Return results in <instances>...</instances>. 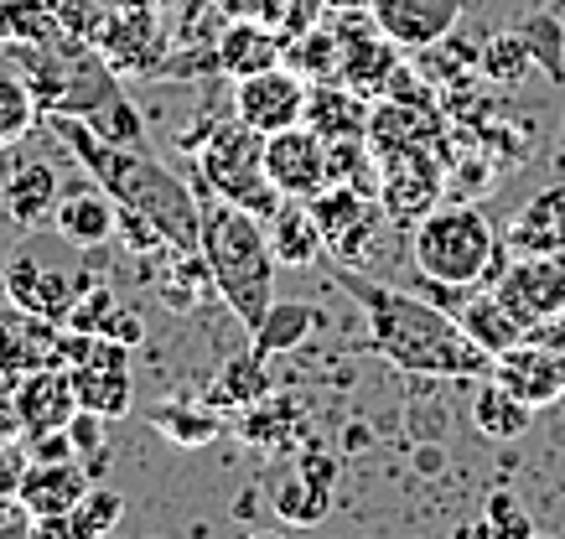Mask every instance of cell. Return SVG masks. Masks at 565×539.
<instances>
[{
    "label": "cell",
    "mask_w": 565,
    "mask_h": 539,
    "mask_svg": "<svg viewBox=\"0 0 565 539\" xmlns=\"http://www.w3.org/2000/svg\"><path fill=\"white\" fill-rule=\"evenodd\" d=\"M332 285L353 306H363V322H369L363 348L379 353L399 374H415V379H488L493 374V358L430 297L379 285L353 265H332Z\"/></svg>",
    "instance_id": "obj_1"
},
{
    "label": "cell",
    "mask_w": 565,
    "mask_h": 539,
    "mask_svg": "<svg viewBox=\"0 0 565 539\" xmlns=\"http://www.w3.org/2000/svg\"><path fill=\"white\" fill-rule=\"evenodd\" d=\"M42 125L52 130L57 145H68L88 182H99L115 197V208L130 213V218H146L172 255H198L203 203H198V182L192 176L172 172L156 151H130V145L94 136L78 115H42Z\"/></svg>",
    "instance_id": "obj_2"
},
{
    "label": "cell",
    "mask_w": 565,
    "mask_h": 539,
    "mask_svg": "<svg viewBox=\"0 0 565 539\" xmlns=\"http://www.w3.org/2000/svg\"><path fill=\"white\" fill-rule=\"evenodd\" d=\"M192 176V172H188ZM198 203H203V239L198 255L207 265V285L218 291V301L234 312L244 332L259 327V316L270 312V291H275V249H270V228L265 218L198 182Z\"/></svg>",
    "instance_id": "obj_3"
},
{
    "label": "cell",
    "mask_w": 565,
    "mask_h": 539,
    "mask_svg": "<svg viewBox=\"0 0 565 539\" xmlns=\"http://www.w3.org/2000/svg\"><path fill=\"white\" fill-rule=\"evenodd\" d=\"M415 270L441 285H493L509 244H498V228L478 203H436L411 228Z\"/></svg>",
    "instance_id": "obj_4"
},
{
    "label": "cell",
    "mask_w": 565,
    "mask_h": 539,
    "mask_svg": "<svg viewBox=\"0 0 565 539\" xmlns=\"http://www.w3.org/2000/svg\"><path fill=\"white\" fill-rule=\"evenodd\" d=\"M188 172L192 182H203L213 197H228L239 208L270 218L286 197L275 192L270 172H265V136L234 115V120H207L198 136L188 140Z\"/></svg>",
    "instance_id": "obj_5"
},
{
    "label": "cell",
    "mask_w": 565,
    "mask_h": 539,
    "mask_svg": "<svg viewBox=\"0 0 565 539\" xmlns=\"http://www.w3.org/2000/svg\"><path fill=\"white\" fill-rule=\"evenodd\" d=\"M311 218L322 228V249L332 255L338 265H363L379 255V239H384V228H390V213L379 203L374 192H359V187H322L317 197H307Z\"/></svg>",
    "instance_id": "obj_6"
},
{
    "label": "cell",
    "mask_w": 565,
    "mask_h": 539,
    "mask_svg": "<svg viewBox=\"0 0 565 539\" xmlns=\"http://www.w3.org/2000/svg\"><path fill=\"white\" fill-rule=\"evenodd\" d=\"M94 47L104 53V63L115 73H140V78H161V63L172 57V36H167V21H161V6L151 0H120L104 32L94 36Z\"/></svg>",
    "instance_id": "obj_7"
},
{
    "label": "cell",
    "mask_w": 565,
    "mask_h": 539,
    "mask_svg": "<svg viewBox=\"0 0 565 539\" xmlns=\"http://www.w3.org/2000/svg\"><path fill=\"white\" fill-rule=\"evenodd\" d=\"M446 172L430 145H399L379 157V203L394 228H415L436 203H441Z\"/></svg>",
    "instance_id": "obj_8"
},
{
    "label": "cell",
    "mask_w": 565,
    "mask_h": 539,
    "mask_svg": "<svg viewBox=\"0 0 565 539\" xmlns=\"http://www.w3.org/2000/svg\"><path fill=\"white\" fill-rule=\"evenodd\" d=\"M415 291L420 297H430L441 312H451V322L478 343L488 358H498V353H509V348H519L524 337H530V327L519 322L503 301L493 297V285H441V280H415Z\"/></svg>",
    "instance_id": "obj_9"
},
{
    "label": "cell",
    "mask_w": 565,
    "mask_h": 539,
    "mask_svg": "<svg viewBox=\"0 0 565 539\" xmlns=\"http://www.w3.org/2000/svg\"><path fill=\"white\" fill-rule=\"evenodd\" d=\"M493 297L530 332L540 327V322H550V316H561L565 312V255H524V249H509L493 276Z\"/></svg>",
    "instance_id": "obj_10"
},
{
    "label": "cell",
    "mask_w": 565,
    "mask_h": 539,
    "mask_svg": "<svg viewBox=\"0 0 565 539\" xmlns=\"http://www.w3.org/2000/svg\"><path fill=\"white\" fill-rule=\"evenodd\" d=\"M307 78L296 68H265L249 73L234 84V115H239L249 130L259 136H275V130H291V125H307Z\"/></svg>",
    "instance_id": "obj_11"
},
{
    "label": "cell",
    "mask_w": 565,
    "mask_h": 539,
    "mask_svg": "<svg viewBox=\"0 0 565 539\" xmlns=\"http://www.w3.org/2000/svg\"><path fill=\"white\" fill-rule=\"evenodd\" d=\"M265 172H270L280 197H317L322 187H332L327 176V140L311 125H291V130H275L265 136Z\"/></svg>",
    "instance_id": "obj_12"
},
{
    "label": "cell",
    "mask_w": 565,
    "mask_h": 539,
    "mask_svg": "<svg viewBox=\"0 0 565 539\" xmlns=\"http://www.w3.org/2000/svg\"><path fill=\"white\" fill-rule=\"evenodd\" d=\"M78 285H84V280L52 270V265H42L36 255H17V260L6 265V301L26 316L57 322V327L68 322L73 301H78Z\"/></svg>",
    "instance_id": "obj_13"
},
{
    "label": "cell",
    "mask_w": 565,
    "mask_h": 539,
    "mask_svg": "<svg viewBox=\"0 0 565 539\" xmlns=\"http://www.w3.org/2000/svg\"><path fill=\"white\" fill-rule=\"evenodd\" d=\"M462 6L467 0H374L369 11L394 47H441L457 32Z\"/></svg>",
    "instance_id": "obj_14"
},
{
    "label": "cell",
    "mask_w": 565,
    "mask_h": 539,
    "mask_svg": "<svg viewBox=\"0 0 565 539\" xmlns=\"http://www.w3.org/2000/svg\"><path fill=\"white\" fill-rule=\"evenodd\" d=\"M17 416H21V435H47V431H63L73 416H78V395H73V374L63 364H47V368H32L21 374L17 389Z\"/></svg>",
    "instance_id": "obj_15"
},
{
    "label": "cell",
    "mask_w": 565,
    "mask_h": 539,
    "mask_svg": "<svg viewBox=\"0 0 565 539\" xmlns=\"http://www.w3.org/2000/svg\"><path fill=\"white\" fill-rule=\"evenodd\" d=\"M213 53H218V78L239 84L249 73L280 68V63H286V42H280L259 17H228V21L218 17Z\"/></svg>",
    "instance_id": "obj_16"
},
{
    "label": "cell",
    "mask_w": 565,
    "mask_h": 539,
    "mask_svg": "<svg viewBox=\"0 0 565 539\" xmlns=\"http://www.w3.org/2000/svg\"><path fill=\"white\" fill-rule=\"evenodd\" d=\"M493 379L509 384L530 410H550V405L565 400V364L545 348V343H534V337H524V343L509 353H498Z\"/></svg>",
    "instance_id": "obj_17"
},
{
    "label": "cell",
    "mask_w": 565,
    "mask_h": 539,
    "mask_svg": "<svg viewBox=\"0 0 565 539\" xmlns=\"http://www.w3.org/2000/svg\"><path fill=\"white\" fill-rule=\"evenodd\" d=\"M88 487H94V477H88V467H78L73 456H52V462H36L32 456L26 472H21L17 498L32 508L36 519H68Z\"/></svg>",
    "instance_id": "obj_18"
},
{
    "label": "cell",
    "mask_w": 565,
    "mask_h": 539,
    "mask_svg": "<svg viewBox=\"0 0 565 539\" xmlns=\"http://www.w3.org/2000/svg\"><path fill=\"white\" fill-rule=\"evenodd\" d=\"M369 145L379 157L384 151H399V145H436L441 140V115L436 105H415V99H394V94H379L374 109H369Z\"/></svg>",
    "instance_id": "obj_19"
},
{
    "label": "cell",
    "mask_w": 565,
    "mask_h": 539,
    "mask_svg": "<svg viewBox=\"0 0 565 539\" xmlns=\"http://www.w3.org/2000/svg\"><path fill=\"white\" fill-rule=\"evenodd\" d=\"M52 224H57V234H63L73 249H99V244L115 239V228H120V208H115V197H109L99 182H88L84 192L57 197Z\"/></svg>",
    "instance_id": "obj_20"
},
{
    "label": "cell",
    "mask_w": 565,
    "mask_h": 539,
    "mask_svg": "<svg viewBox=\"0 0 565 539\" xmlns=\"http://www.w3.org/2000/svg\"><path fill=\"white\" fill-rule=\"evenodd\" d=\"M369 109H374V99L359 94L353 84H343V78H327V84L307 88V125L322 140L363 136L369 130Z\"/></svg>",
    "instance_id": "obj_21"
},
{
    "label": "cell",
    "mask_w": 565,
    "mask_h": 539,
    "mask_svg": "<svg viewBox=\"0 0 565 539\" xmlns=\"http://www.w3.org/2000/svg\"><path fill=\"white\" fill-rule=\"evenodd\" d=\"M509 249L524 255H565V182L534 192L509 224Z\"/></svg>",
    "instance_id": "obj_22"
},
{
    "label": "cell",
    "mask_w": 565,
    "mask_h": 539,
    "mask_svg": "<svg viewBox=\"0 0 565 539\" xmlns=\"http://www.w3.org/2000/svg\"><path fill=\"white\" fill-rule=\"evenodd\" d=\"M57 197H63V182H57L47 161H17L6 172V213H11V224L36 228L42 218L57 213Z\"/></svg>",
    "instance_id": "obj_23"
},
{
    "label": "cell",
    "mask_w": 565,
    "mask_h": 539,
    "mask_svg": "<svg viewBox=\"0 0 565 539\" xmlns=\"http://www.w3.org/2000/svg\"><path fill=\"white\" fill-rule=\"evenodd\" d=\"M265 228H270L275 260L291 265V270H307V265H317L327 255V249H322V228H317V218H311V208L301 203V197H286V203L265 218Z\"/></svg>",
    "instance_id": "obj_24"
},
{
    "label": "cell",
    "mask_w": 565,
    "mask_h": 539,
    "mask_svg": "<svg viewBox=\"0 0 565 539\" xmlns=\"http://www.w3.org/2000/svg\"><path fill=\"white\" fill-rule=\"evenodd\" d=\"M146 420H151V425L167 435L172 446H182V452H203V446H213V441L223 435V410H218V405L156 400L151 410H146Z\"/></svg>",
    "instance_id": "obj_25"
},
{
    "label": "cell",
    "mask_w": 565,
    "mask_h": 539,
    "mask_svg": "<svg viewBox=\"0 0 565 539\" xmlns=\"http://www.w3.org/2000/svg\"><path fill=\"white\" fill-rule=\"evenodd\" d=\"M472 425L488 441H519L534 425V410L503 379L488 374V379H478V395H472Z\"/></svg>",
    "instance_id": "obj_26"
},
{
    "label": "cell",
    "mask_w": 565,
    "mask_h": 539,
    "mask_svg": "<svg viewBox=\"0 0 565 539\" xmlns=\"http://www.w3.org/2000/svg\"><path fill=\"white\" fill-rule=\"evenodd\" d=\"M317 327H322V312L311 301H270V312L249 332V348L265 353V358L270 353H296Z\"/></svg>",
    "instance_id": "obj_27"
},
{
    "label": "cell",
    "mask_w": 565,
    "mask_h": 539,
    "mask_svg": "<svg viewBox=\"0 0 565 539\" xmlns=\"http://www.w3.org/2000/svg\"><path fill=\"white\" fill-rule=\"evenodd\" d=\"M73 374V395H78V410H94L104 420H125L130 405H136V384H130V368H94L78 364Z\"/></svg>",
    "instance_id": "obj_28"
},
{
    "label": "cell",
    "mask_w": 565,
    "mask_h": 539,
    "mask_svg": "<svg viewBox=\"0 0 565 539\" xmlns=\"http://www.w3.org/2000/svg\"><path fill=\"white\" fill-rule=\"evenodd\" d=\"M63 36L52 0H0V47H47Z\"/></svg>",
    "instance_id": "obj_29"
},
{
    "label": "cell",
    "mask_w": 565,
    "mask_h": 539,
    "mask_svg": "<svg viewBox=\"0 0 565 539\" xmlns=\"http://www.w3.org/2000/svg\"><path fill=\"white\" fill-rule=\"evenodd\" d=\"M270 400V374H265V353H234L228 364L218 368V379H213V405H218L223 416L228 410H249V405Z\"/></svg>",
    "instance_id": "obj_30"
},
{
    "label": "cell",
    "mask_w": 565,
    "mask_h": 539,
    "mask_svg": "<svg viewBox=\"0 0 565 539\" xmlns=\"http://www.w3.org/2000/svg\"><path fill=\"white\" fill-rule=\"evenodd\" d=\"M270 508L280 524H291V529H311V524L327 519V508H332V487L311 483L307 472H291V477H280L270 493Z\"/></svg>",
    "instance_id": "obj_31"
},
{
    "label": "cell",
    "mask_w": 565,
    "mask_h": 539,
    "mask_svg": "<svg viewBox=\"0 0 565 539\" xmlns=\"http://www.w3.org/2000/svg\"><path fill=\"white\" fill-rule=\"evenodd\" d=\"M286 68H296L301 78H311V84L338 78V73H343V42H338V32H332V26H311L307 36L286 42Z\"/></svg>",
    "instance_id": "obj_32"
},
{
    "label": "cell",
    "mask_w": 565,
    "mask_h": 539,
    "mask_svg": "<svg viewBox=\"0 0 565 539\" xmlns=\"http://www.w3.org/2000/svg\"><path fill=\"white\" fill-rule=\"evenodd\" d=\"M478 68H482V78L488 84H498V88H514V84H524L530 73H540L534 68V57H530V42H524V32H498V36H488V47L478 53Z\"/></svg>",
    "instance_id": "obj_33"
},
{
    "label": "cell",
    "mask_w": 565,
    "mask_h": 539,
    "mask_svg": "<svg viewBox=\"0 0 565 539\" xmlns=\"http://www.w3.org/2000/svg\"><path fill=\"white\" fill-rule=\"evenodd\" d=\"M519 32H524V42H530L534 68L545 73L555 88H565V21L545 6V11H534V17L519 21Z\"/></svg>",
    "instance_id": "obj_34"
},
{
    "label": "cell",
    "mask_w": 565,
    "mask_h": 539,
    "mask_svg": "<svg viewBox=\"0 0 565 539\" xmlns=\"http://www.w3.org/2000/svg\"><path fill=\"white\" fill-rule=\"evenodd\" d=\"M125 519V493L120 487H88L78 508L68 514V535L73 539H109Z\"/></svg>",
    "instance_id": "obj_35"
},
{
    "label": "cell",
    "mask_w": 565,
    "mask_h": 539,
    "mask_svg": "<svg viewBox=\"0 0 565 539\" xmlns=\"http://www.w3.org/2000/svg\"><path fill=\"white\" fill-rule=\"evenodd\" d=\"M84 125L94 136L115 140V145H130V151H151V136H146V120H140V109L130 105V94H115V99H104L94 115H84Z\"/></svg>",
    "instance_id": "obj_36"
},
{
    "label": "cell",
    "mask_w": 565,
    "mask_h": 539,
    "mask_svg": "<svg viewBox=\"0 0 565 539\" xmlns=\"http://www.w3.org/2000/svg\"><path fill=\"white\" fill-rule=\"evenodd\" d=\"M32 125H42V105L26 78L17 73H0V145H17Z\"/></svg>",
    "instance_id": "obj_37"
},
{
    "label": "cell",
    "mask_w": 565,
    "mask_h": 539,
    "mask_svg": "<svg viewBox=\"0 0 565 539\" xmlns=\"http://www.w3.org/2000/svg\"><path fill=\"white\" fill-rule=\"evenodd\" d=\"M322 11H327V0H265V6H259V21H265L280 42H296V36H307L311 26H322Z\"/></svg>",
    "instance_id": "obj_38"
},
{
    "label": "cell",
    "mask_w": 565,
    "mask_h": 539,
    "mask_svg": "<svg viewBox=\"0 0 565 539\" xmlns=\"http://www.w3.org/2000/svg\"><path fill=\"white\" fill-rule=\"evenodd\" d=\"M109 312H115V291H109V280L88 276L84 285H78V301H73V312H68L63 327L68 332H99Z\"/></svg>",
    "instance_id": "obj_39"
},
{
    "label": "cell",
    "mask_w": 565,
    "mask_h": 539,
    "mask_svg": "<svg viewBox=\"0 0 565 539\" xmlns=\"http://www.w3.org/2000/svg\"><path fill=\"white\" fill-rule=\"evenodd\" d=\"M57 6V21H63V32L68 36H84V42H94V36L104 32V21H109V0H52Z\"/></svg>",
    "instance_id": "obj_40"
},
{
    "label": "cell",
    "mask_w": 565,
    "mask_h": 539,
    "mask_svg": "<svg viewBox=\"0 0 565 539\" xmlns=\"http://www.w3.org/2000/svg\"><path fill=\"white\" fill-rule=\"evenodd\" d=\"M482 524L493 529V539H524V535H534L530 514H524V504H519L514 493H493V498H488V508H482Z\"/></svg>",
    "instance_id": "obj_41"
},
{
    "label": "cell",
    "mask_w": 565,
    "mask_h": 539,
    "mask_svg": "<svg viewBox=\"0 0 565 539\" xmlns=\"http://www.w3.org/2000/svg\"><path fill=\"white\" fill-rule=\"evenodd\" d=\"M68 441H73V456H109V446H104V416H94V410H78L68 420Z\"/></svg>",
    "instance_id": "obj_42"
},
{
    "label": "cell",
    "mask_w": 565,
    "mask_h": 539,
    "mask_svg": "<svg viewBox=\"0 0 565 539\" xmlns=\"http://www.w3.org/2000/svg\"><path fill=\"white\" fill-rule=\"evenodd\" d=\"M0 539H36V514L17 493H0Z\"/></svg>",
    "instance_id": "obj_43"
},
{
    "label": "cell",
    "mask_w": 565,
    "mask_h": 539,
    "mask_svg": "<svg viewBox=\"0 0 565 539\" xmlns=\"http://www.w3.org/2000/svg\"><path fill=\"white\" fill-rule=\"evenodd\" d=\"M104 337H115V343H125V348H140L146 343V322H140L136 312H125V306H115V312L104 316Z\"/></svg>",
    "instance_id": "obj_44"
},
{
    "label": "cell",
    "mask_w": 565,
    "mask_h": 539,
    "mask_svg": "<svg viewBox=\"0 0 565 539\" xmlns=\"http://www.w3.org/2000/svg\"><path fill=\"white\" fill-rule=\"evenodd\" d=\"M26 462H32V456L21 452V441L0 446V493H17V487H21V472H26Z\"/></svg>",
    "instance_id": "obj_45"
},
{
    "label": "cell",
    "mask_w": 565,
    "mask_h": 539,
    "mask_svg": "<svg viewBox=\"0 0 565 539\" xmlns=\"http://www.w3.org/2000/svg\"><path fill=\"white\" fill-rule=\"evenodd\" d=\"M530 337H534V343H545V348L565 364V312H561V316H550V322H540V327H534Z\"/></svg>",
    "instance_id": "obj_46"
},
{
    "label": "cell",
    "mask_w": 565,
    "mask_h": 539,
    "mask_svg": "<svg viewBox=\"0 0 565 539\" xmlns=\"http://www.w3.org/2000/svg\"><path fill=\"white\" fill-rule=\"evenodd\" d=\"M11 441H21V416H17L11 389H0V446H11Z\"/></svg>",
    "instance_id": "obj_47"
},
{
    "label": "cell",
    "mask_w": 565,
    "mask_h": 539,
    "mask_svg": "<svg viewBox=\"0 0 565 539\" xmlns=\"http://www.w3.org/2000/svg\"><path fill=\"white\" fill-rule=\"evenodd\" d=\"M167 11H172L182 26H198V21L213 11V0H167Z\"/></svg>",
    "instance_id": "obj_48"
},
{
    "label": "cell",
    "mask_w": 565,
    "mask_h": 539,
    "mask_svg": "<svg viewBox=\"0 0 565 539\" xmlns=\"http://www.w3.org/2000/svg\"><path fill=\"white\" fill-rule=\"evenodd\" d=\"M259 6H265V0H213V11H218L223 21L228 17H259Z\"/></svg>",
    "instance_id": "obj_49"
},
{
    "label": "cell",
    "mask_w": 565,
    "mask_h": 539,
    "mask_svg": "<svg viewBox=\"0 0 565 539\" xmlns=\"http://www.w3.org/2000/svg\"><path fill=\"white\" fill-rule=\"evenodd\" d=\"M457 539H493V529H488V524H467Z\"/></svg>",
    "instance_id": "obj_50"
},
{
    "label": "cell",
    "mask_w": 565,
    "mask_h": 539,
    "mask_svg": "<svg viewBox=\"0 0 565 539\" xmlns=\"http://www.w3.org/2000/svg\"><path fill=\"white\" fill-rule=\"evenodd\" d=\"M332 11H363V6H374V0H327Z\"/></svg>",
    "instance_id": "obj_51"
},
{
    "label": "cell",
    "mask_w": 565,
    "mask_h": 539,
    "mask_svg": "<svg viewBox=\"0 0 565 539\" xmlns=\"http://www.w3.org/2000/svg\"><path fill=\"white\" fill-rule=\"evenodd\" d=\"M524 539H550V535H524Z\"/></svg>",
    "instance_id": "obj_52"
},
{
    "label": "cell",
    "mask_w": 565,
    "mask_h": 539,
    "mask_svg": "<svg viewBox=\"0 0 565 539\" xmlns=\"http://www.w3.org/2000/svg\"><path fill=\"white\" fill-rule=\"evenodd\" d=\"M249 539H270V535H249Z\"/></svg>",
    "instance_id": "obj_53"
}]
</instances>
